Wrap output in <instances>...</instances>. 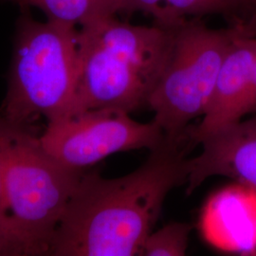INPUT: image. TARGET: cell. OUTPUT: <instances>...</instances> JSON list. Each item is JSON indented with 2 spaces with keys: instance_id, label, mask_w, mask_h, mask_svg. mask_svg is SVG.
I'll return each instance as SVG.
<instances>
[{
  "instance_id": "cell-5",
  "label": "cell",
  "mask_w": 256,
  "mask_h": 256,
  "mask_svg": "<svg viewBox=\"0 0 256 256\" xmlns=\"http://www.w3.org/2000/svg\"><path fill=\"white\" fill-rule=\"evenodd\" d=\"M36 128L20 131L2 153L3 200L10 232L30 256H48L55 229L84 172L41 146Z\"/></svg>"
},
{
  "instance_id": "cell-9",
  "label": "cell",
  "mask_w": 256,
  "mask_h": 256,
  "mask_svg": "<svg viewBox=\"0 0 256 256\" xmlns=\"http://www.w3.org/2000/svg\"><path fill=\"white\" fill-rule=\"evenodd\" d=\"M21 9L37 8L46 19L74 25L90 26L102 20L126 14L128 0H3Z\"/></svg>"
},
{
  "instance_id": "cell-1",
  "label": "cell",
  "mask_w": 256,
  "mask_h": 256,
  "mask_svg": "<svg viewBox=\"0 0 256 256\" xmlns=\"http://www.w3.org/2000/svg\"><path fill=\"white\" fill-rule=\"evenodd\" d=\"M182 148L183 140L165 138L144 164L116 178L86 170L48 256H140L168 194L187 182L188 158Z\"/></svg>"
},
{
  "instance_id": "cell-14",
  "label": "cell",
  "mask_w": 256,
  "mask_h": 256,
  "mask_svg": "<svg viewBox=\"0 0 256 256\" xmlns=\"http://www.w3.org/2000/svg\"><path fill=\"white\" fill-rule=\"evenodd\" d=\"M0 256H30L27 247L0 225Z\"/></svg>"
},
{
  "instance_id": "cell-3",
  "label": "cell",
  "mask_w": 256,
  "mask_h": 256,
  "mask_svg": "<svg viewBox=\"0 0 256 256\" xmlns=\"http://www.w3.org/2000/svg\"><path fill=\"white\" fill-rule=\"evenodd\" d=\"M21 10L0 112L14 124L32 128L40 117L50 122L74 112L79 28L39 21Z\"/></svg>"
},
{
  "instance_id": "cell-6",
  "label": "cell",
  "mask_w": 256,
  "mask_h": 256,
  "mask_svg": "<svg viewBox=\"0 0 256 256\" xmlns=\"http://www.w3.org/2000/svg\"><path fill=\"white\" fill-rule=\"evenodd\" d=\"M41 146L60 164L84 171L108 156L162 146L165 135L153 120L140 122L128 111L98 108L76 111L46 124Z\"/></svg>"
},
{
  "instance_id": "cell-13",
  "label": "cell",
  "mask_w": 256,
  "mask_h": 256,
  "mask_svg": "<svg viewBox=\"0 0 256 256\" xmlns=\"http://www.w3.org/2000/svg\"><path fill=\"white\" fill-rule=\"evenodd\" d=\"M32 128H36L34 126H32V128L21 126H18V124L10 122L0 112V225L3 226L5 229L8 230L10 232H12L9 228L8 220H7L6 212H5V207H4V200H3V180H2V162H1L2 160V153H3L4 148L7 146V144L18 133L22 130L32 129Z\"/></svg>"
},
{
  "instance_id": "cell-16",
  "label": "cell",
  "mask_w": 256,
  "mask_h": 256,
  "mask_svg": "<svg viewBox=\"0 0 256 256\" xmlns=\"http://www.w3.org/2000/svg\"><path fill=\"white\" fill-rule=\"evenodd\" d=\"M2 1H3V0H0V2H2Z\"/></svg>"
},
{
  "instance_id": "cell-15",
  "label": "cell",
  "mask_w": 256,
  "mask_h": 256,
  "mask_svg": "<svg viewBox=\"0 0 256 256\" xmlns=\"http://www.w3.org/2000/svg\"><path fill=\"white\" fill-rule=\"evenodd\" d=\"M256 112V54L254 60L250 74V92L248 96L247 106H246V115Z\"/></svg>"
},
{
  "instance_id": "cell-2",
  "label": "cell",
  "mask_w": 256,
  "mask_h": 256,
  "mask_svg": "<svg viewBox=\"0 0 256 256\" xmlns=\"http://www.w3.org/2000/svg\"><path fill=\"white\" fill-rule=\"evenodd\" d=\"M176 26L132 25L115 16L79 28L74 112L114 108L131 113L146 106Z\"/></svg>"
},
{
  "instance_id": "cell-7",
  "label": "cell",
  "mask_w": 256,
  "mask_h": 256,
  "mask_svg": "<svg viewBox=\"0 0 256 256\" xmlns=\"http://www.w3.org/2000/svg\"><path fill=\"white\" fill-rule=\"evenodd\" d=\"M202 153L188 160L186 192L212 176L232 178L256 191V116L203 138Z\"/></svg>"
},
{
  "instance_id": "cell-8",
  "label": "cell",
  "mask_w": 256,
  "mask_h": 256,
  "mask_svg": "<svg viewBox=\"0 0 256 256\" xmlns=\"http://www.w3.org/2000/svg\"><path fill=\"white\" fill-rule=\"evenodd\" d=\"M256 54V32H245L234 41L220 68L210 104L200 124L187 131L190 144H198L203 138L246 116Z\"/></svg>"
},
{
  "instance_id": "cell-10",
  "label": "cell",
  "mask_w": 256,
  "mask_h": 256,
  "mask_svg": "<svg viewBox=\"0 0 256 256\" xmlns=\"http://www.w3.org/2000/svg\"><path fill=\"white\" fill-rule=\"evenodd\" d=\"M178 20L220 16L228 25L256 21V0H166Z\"/></svg>"
},
{
  "instance_id": "cell-12",
  "label": "cell",
  "mask_w": 256,
  "mask_h": 256,
  "mask_svg": "<svg viewBox=\"0 0 256 256\" xmlns=\"http://www.w3.org/2000/svg\"><path fill=\"white\" fill-rule=\"evenodd\" d=\"M140 12L153 18V24L162 27H174L183 20L176 18L166 0H128L126 16Z\"/></svg>"
},
{
  "instance_id": "cell-4",
  "label": "cell",
  "mask_w": 256,
  "mask_h": 256,
  "mask_svg": "<svg viewBox=\"0 0 256 256\" xmlns=\"http://www.w3.org/2000/svg\"><path fill=\"white\" fill-rule=\"evenodd\" d=\"M250 32H256V21L212 28L202 18H187L176 27L168 59L146 102L167 140L186 138L190 122L203 117L230 48Z\"/></svg>"
},
{
  "instance_id": "cell-11",
  "label": "cell",
  "mask_w": 256,
  "mask_h": 256,
  "mask_svg": "<svg viewBox=\"0 0 256 256\" xmlns=\"http://www.w3.org/2000/svg\"><path fill=\"white\" fill-rule=\"evenodd\" d=\"M192 230V225L183 222H173L152 230L146 239L140 256H185Z\"/></svg>"
}]
</instances>
